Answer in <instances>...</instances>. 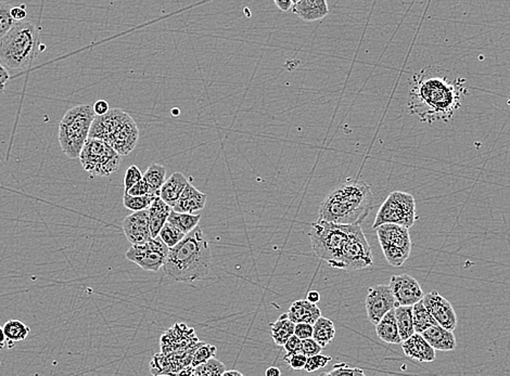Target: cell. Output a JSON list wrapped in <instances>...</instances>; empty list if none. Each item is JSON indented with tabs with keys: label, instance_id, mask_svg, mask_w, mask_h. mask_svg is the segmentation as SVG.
Wrapping results in <instances>:
<instances>
[{
	"label": "cell",
	"instance_id": "31",
	"mask_svg": "<svg viewBox=\"0 0 510 376\" xmlns=\"http://www.w3.org/2000/svg\"><path fill=\"white\" fill-rule=\"evenodd\" d=\"M3 328L7 342L12 343V344L23 342L31 333L30 326L20 320H9L6 322Z\"/></svg>",
	"mask_w": 510,
	"mask_h": 376
},
{
	"label": "cell",
	"instance_id": "11",
	"mask_svg": "<svg viewBox=\"0 0 510 376\" xmlns=\"http://www.w3.org/2000/svg\"><path fill=\"white\" fill-rule=\"evenodd\" d=\"M373 264V252L362 228L359 225H352L350 235L334 268L355 272L371 267Z\"/></svg>",
	"mask_w": 510,
	"mask_h": 376
},
{
	"label": "cell",
	"instance_id": "43",
	"mask_svg": "<svg viewBox=\"0 0 510 376\" xmlns=\"http://www.w3.org/2000/svg\"><path fill=\"white\" fill-rule=\"evenodd\" d=\"M313 324L307 323V322L295 323L294 335H297L300 340L313 338Z\"/></svg>",
	"mask_w": 510,
	"mask_h": 376
},
{
	"label": "cell",
	"instance_id": "50",
	"mask_svg": "<svg viewBox=\"0 0 510 376\" xmlns=\"http://www.w3.org/2000/svg\"><path fill=\"white\" fill-rule=\"evenodd\" d=\"M307 299L313 304L319 303V301H321V294L315 290L309 291V292L307 293Z\"/></svg>",
	"mask_w": 510,
	"mask_h": 376
},
{
	"label": "cell",
	"instance_id": "45",
	"mask_svg": "<svg viewBox=\"0 0 510 376\" xmlns=\"http://www.w3.org/2000/svg\"><path fill=\"white\" fill-rule=\"evenodd\" d=\"M126 193L134 196L146 195V194L152 193V190H150L148 183L142 178V181L134 185L129 191H126Z\"/></svg>",
	"mask_w": 510,
	"mask_h": 376
},
{
	"label": "cell",
	"instance_id": "13",
	"mask_svg": "<svg viewBox=\"0 0 510 376\" xmlns=\"http://www.w3.org/2000/svg\"><path fill=\"white\" fill-rule=\"evenodd\" d=\"M395 297L389 285H375L369 287L368 294L365 301L367 317L369 321L376 326L382 317L390 311L398 307Z\"/></svg>",
	"mask_w": 510,
	"mask_h": 376
},
{
	"label": "cell",
	"instance_id": "3",
	"mask_svg": "<svg viewBox=\"0 0 510 376\" xmlns=\"http://www.w3.org/2000/svg\"><path fill=\"white\" fill-rule=\"evenodd\" d=\"M373 208L371 186L349 179L328 193L319 208L318 219L340 225H361Z\"/></svg>",
	"mask_w": 510,
	"mask_h": 376
},
{
	"label": "cell",
	"instance_id": "27",
	"mask_svg": "<svg viewBox=\"0 0 510 376\" xmlns=\"http://www.w3.org/2000/svg\"><path fill=\"white\" fill-rule=\"evenodd\" d=\"M313 338L323 347L327 346L336 336L334 322L325 317H319L313 324Z\"/></svg>",
	"mask_w": 510,
	"mask_h": 376
},
{
	"label": "cell",
	"instance_id": "40",
	"mask_svg": "<svg viewBox=\"0 0 510 376\" xmlns=\"http://www.w3.org/2000/svg\"><path fill=\"white\" fill-rule=\"evenodd\" d=\"M144 173L136 165H132L124 176V192L129 191L134 185L142 181Z\"/></svg>",
	"mask_w": 510,
	"mask_h": 376
},
{
	"label": "cell",
	"instance_id": "48",
	"mask_svg": "<svg viewBox=\"0 0 510 376\" xmlns=\"http://www.w3.org/2000/svg\"><path fill=\"white\" fill-rule=\"evenodd\" d=\"M10 80L9 73L6 70L3 64H0V92H4L6 88V84Z\"/></svg>",
	"mask_w": 510,
	"mask_h": 376
},
{
	"label": "cell",
	"instance_id": "2",
	"mask_svg": "<svg viewBox=\"0 0 510 376\" xmlns=\"http://www.w3.org/2000/svg\"><path fill=\"white\" fill-rule=\"evenodd\" d=\"M212 253L200 227L185 235L179 245L169 249L163 264L165 276L175 282L193 283L210 274Z\"/></svg>",
	"mask_w": 510,
	"mask_h": 376
},
{
	"label": "cell",
	"instance_id": "47",
	"mask_svg": "<svg viewBox=\"0 0 510 376\" xmlns=\"http://www.w3.org/2000/svg\"><path fill=\"white\" fill-rule=\"evenodd\" d=\"M94 107V111L95 113H96V115L105 114V113L108 112L109 109H110L108 102L105 100L97 101V102H95L94 107Z\"/></svg>",
	"mask_w": 510,
	"mask_h": 376
},
{
	"label": "cell",
	"instance_id": "35",
	"mask_svg": "<svg viewBox=\"0 0 510 376\" xmlns=\"http://www.w3.org/2000/svg\"><path fill=\"white\" fill-rule=\"evenodd\" d=\"M216 347L212 346L210 344H200L198 345L197 348L193 351V358H191V363L193 367L197 365H201V363L206 362L208 359L213 358L216 356Z\"/></svg>",
	"mask_w": 510,
	"mask_h": 376
},
{
	"label": "cell",
	"instance_id": "4",
	"mask_svg": "<svg viewBox=\"0 0 510 376\" xmlns=\"http://www.w3.org/2000/svg\"><path fill=\"white\" fill-rule=\"evenodd\" d=\"M90 137L108 142L119 156H129L137 146L139 129L129 113L121 109H111L102 115H96Z\"/></svg>",
	"mask_w": 510,
	"mask_h": 376
},
{
	"label": "cell",
	"instance_id": "18",
	"mask_svg": "<svg viewBox=\"0 0 510 376\" xmlns=\"http://www.w3.org/2000/svg\"><path fill=\"white\" fill-rule=\"evenodd\" d=\"M206 198L208 196L206 193L199 191L193 183H188L173 210L176 212L196 214L206 208Z\"/></svg>",
	"mask_w": 510,
	"mask_h": 376
},
{
	"label": "cell",
	"instance_id": "24",
	"mask_svg": "<svg viewBox=\"0 0 510 376\" xmlns=\"http://www.w3.org/2000/svg\"><path fill=\"white\" fill-rule=\"evenodd\" d=\"M376 333L380 340L388 343V344H400L402 343L394 309L386 313L382 319L376 324Z\"/></svg>",
	"mask_w": 510,
	"mask_h": 376
},
{
	"label": "cell",
	"instance_id": "29",
	"mask_svg": "<svg viewBox=\"0 0 510 376\" xmlns=\"http://www.w3.org/2000/svg\"><path fill=\"white\" fill-rule=\"evenodd\" d=\"M200 219H201V214H188V213L176 212V210H172L169 213L167 221L187 235L199 225Z\"/></svg>",
	"mask_w": 510,
	"mask_h": 376
},
{
	"label": "cell",
	"instance_id": "36",
	"mask_svg": "<svg viewBox=\"0 0 510 376\" xmlns=\"http://www.w3.org/2000/svg\"><path fill=\"white\" fill-rule=\"evenodd\" d=\"M150 371L154 375H161V374L173 375L172 365H171L169 356L163 353L156 355L150 362Z\"/></svg>",
	"mask_w": 510,
	"mask_h": 376
},
{
	"label": "cell",
	"instance_id": "52",
	"mask_svg": "<svg viewBox=\"0 0 510 376\" xmlns=\"http://www.w3.org/2000/svg\"><path fill=\"white\" fill-rule=\"evenodd\" d=\"M6 343H7V338H6L5 332H4V328L0 326V350L5 348Z\"/></svg>",
	"mask_w": 510,
	"mask_h": 376
},
{
	"label": "cell",
	"instance_id": "37",
	"mask_svg": "<svg viewBox=\"0 0 510 376\" xmlns=\"http://www.w3.org/2000/svg\"><path fill=\"white\" fill-rule=\"evenodd\" d=\"M10 10L11 7L7 3H0V41L9 32L16 22L10 14Z\"/></svg>",
	"mask_w": 510,
	"mask_h": 376
},
{
	"label": "cell",
	"instance_id": "23",
	"mask_svg": "<svg viewBox=\"0 0 510 376\" xmlns=\"http://www.w3.org/2000/svg\"><path fill=\"white\" fill-rule=\"evenodd\" d=\"M172 210V206L165 203L160 196H156V200L152 202V205L148 208L149 226H150V232H152V237H158L161 229L163 228L167 221V218H169V213Z\"/></svg>",
	"mask_w": 510,
	"mask_h": 376
},
{
	"label": "cell",
	"instance_id": "19",
	"mask_svg": "<svg viewBox=\"0 0 510 376\" xmlns=\"http://www.w3.org/2000/svg\"><path fill=\"white\" fill-rule=\"evenodd\" d=\"M292 11L305 22H315L325 18L329 14L327 0H299L292 6Z\"/></svg>",
	"mask_w": 510,
	"mask_h": 376
},
{
	"label": "cell",
	"instance_id": "28",
	"mask_svg": "<svg viewBox=\"0 0 510 376\" xmlns=\"http://www.w3.org/2000/svg\"><path fill=\"white\" fill-rule=\"evenodd\" d=\"M413 321H414V328L416 333H423V331L437 324L430 311L427 309L426 306L423 304V299L413 305Z\"/></svg>",
	"mask_w": 510,
	"mask_h": 376
},
{
	"label": "cell",
	"instance_id": "44",
	"mask_svg": "<svg viewBox=\"0 0 510 376\" xmlns=\"http://www.w3.org/2000/svg\"><path fill=\"white\" fill-rule=\"evenodd\" d=\"M282 347H284L285 350H286V353H288V355L301 353V348H302V340H300V338L293 334L292 336L289 338L286 344H285Z\"/></svg>",
	"mask_w": 510,
	"mask_h": 376
},
{
	"label": "cell",
	"instance_id": "34",
	"mask_svg": "<svg viewBox=\"0 0 510 376\" xmlns=\"http://www.w3.org/2000/svg\"><path fill=\"white\" fill-rule=\"evenodd\" d=\"M185 235L183 231L179 230L176 226L171 224L169 221L165 222L164 226H163L160 233H159V237L162 239V241L164 242L165 245H166L169 249L179 245V242L185 237Z\"/></svg>",
	"mask_w": 510,
	"mask_h": 376
},
{
	"label": "cell",
	"instance_id": "17",
	"mask_svg": "<svg viewBox=\"0 0 510 376\" xmlns=\"http://www.w3.org/2000/svg\"><path fill=\"white\" fill-rule=\"evenodd\" d=\"M402 348L406 356L419 362H432L435 360V349L425 340L420 333L415 332L408 340H403Z\"/></svg>",
	"mask_w": 510,
	"mask_h": 376
},
{
	"label": "cell",
	"instance_id": "14",
	"mask_svg": "<svg viewBox=\"0 0 510 376\" xmlns=\"http://www.w3.org/2000/svg\"><path fill=\"white\" fill-rule=\"evenodd\" d=\"M389 286L398 306H413L425 296L418 281L410 274L392 276Z\"/></svg>",
	"mask_w": 510,
	"mask_h": 376
},
{
	"label": "cell",
	"instance_id": "8",
	"mask_svg": "<svg viewBox=\"0 0 510 376\" xmlns=\"http://www.w3.org/2000/svg\"><path fill=\"white\" fill-rule=\"evenodd\" d=\"M83 168L92 177H108L119 168L122 156L105 140L90 137L78 156Z\"/></svg>",
	"mask_w": 510,
	"mask_h": 376
},
{
	"label": "cell",
	"instance_id": "1",
	"mask_svg": "<svg viewBox=\"0 0 510 376\" xmlns=\"http://www.w3.org/2000/svg\"><path fill=\"white\" fill-rule=\"evenodd\" d=\"M464 84V78H450L431 66L421 70L410 80V113L430 125L437 121L449 123L468 94Z\"/></svg>",
	"mask_w": 510,
	"mask_h": 376
},
{
	"label": "cell",
	"instance_id": "15",
	"mask_svg": "<svg viewBox=\"0 0 510 376\" xmlns=\"http://www.w3.org/2000/svg\"><path fill=\"white\" fill-rule=\"evenodd\" d=\"M423 301L437 324L450 331L455 330L457 326V316L453 306L447 299L437 292H431L423 296Z\"/></svg>",
	"mask_w": 510,
	"mask_h": 376
},
{
	"label": "cell",
	"instance_id": "22",
	"mask_svg": "<svg viewBox=\"0 0 510 376\" xmlns=\"http://www.w3.org/2000/svg\"><path fill=\"white\" fill-rule=\"evenodd\" d=\"M187 177L181 173H174L165 181L164 185L160 190V198L165 203L174 208L175 204L179 201V196L188 185Z\"/></svg>",
	"mask_w": 510,
	"mask_h": 376
},
{
	"label": "cell",
	"instance_id": "41",
	"mask_svg": "<svg viewBox=\"0 0 510 376\" xmlns=\"http://www.w3.org/2000/svg\"><path fill=\"white\" fill-rule=\"evenodd\" d=\"M323 348L324 347L318 344L313 338H307V340H302L301 353L307 357H312L318 355V353H321Z\"/></svg>",
	"mask_w": 510,
	"mask_h": 376
},
{
	"label": "cell",
	"instance_id": "42",
	"mask_svg": "<svg viewBox=\"0 0 510 376\" xmlns=\"http://www.w3.org/2000/svg\"><path fill=\"white\" fill-rule=\"evenodd\" d=\"M284 359L291 369L303 370L304 369L305 363H307V357L303 355L302 353H293V355L287 353Z\"/></svg>",
	"mask_w": 510,
	"mask_h": 376
},
{
	"label": "cell",
	"instance_id": "21",
	"mask_svg": "<svg viewBox=\"0 0 510 376\" xmlns=\"http://www.w3.org/2000/svg\"><path fill=\"white\" fill-rule=\"evenodd\" d=\"M288 317L294 323L307 322L314 324L317 321L318 318L322 317V311L317 307V304L311 303L307 299H299L289 308Z\"/></svg>",
	"mask_w": 510,
	"mask_h": 376
},
{
	"label": "cell",
	"instance_id": "38",
	"mask_svg": "<svg viewBox=\"0 0 510 376\" xmlns=\"http://www.w3.org/2000/svg\"><path fill=\"white\" fill-rule=\"evenodd\" d=\"M365 376V372L359 367H351L346 363L340 362L334 365V369L327 373L322 374V376Z\"/></svg>",
	"mask_w": 510,
	"mask_h": 376
},
{
	"label": "cell",
	"instance_id": "39",
	"mask_svg": "<svg viewBox=\"0 0 510 376\" xmlns=\"http://www.w3.org/2000/svg\"><path fill=\"white\" fill-rule=\"evenodd\" d=\"M331 360V357L324 356V355L318 353V355H315V356L307 357V363H305V367L303 370L312 373V372L317 371V370L322 369V367H325Z\"/></svg>",
	"mask_w": 510,
	"mask_h": 376
},
{
	"label": "cell",
	"instance_id": "10",
	"mask_svg": "<svg viewBox=\"0 0 510 376\" xmlns=\"http://www.w3.org/2000/svg\"><path fill=\"white\" fill-rule=\"evenodd\" d=\"M376 231L387 262L393 267H400L412 251L408 228L396 224H383L376 228Z\"/></svg>",
	"mask_w": 510,
	"mask_h": 376
},
{
	"label": "cell",
	"instance_id": "25",
	"mask_svg": "<svg viewBox=\"0 0 510 376\" xmlns=\"http://www.w3.org/2000/svg\"><path fill=\"white\" fill-rule=\"evenodd\" d=\"M295 323L288 317V313L280 316V319L270 324V336L277 346L282 347L290 336L294 334Z\"/></svg>",
	"mask_w": 510,
	"mask_h": 376
},
{
	"label": "cell",
	"instance_id": "51",
	"mask_svg": "<svg viewBox=\"0 0 510 376\" xmlns=\"http://www.w3.org/2000/svg\"><path fill=\"white\" fill-rule=\"evenodd\" d=\"M265 375L266 376H280V375H282V371H280V367H268L267 370H266Z\"/></svg>",
	"mask_w": 510,
	"mask_h": 376
},
{
	"label": "cell",
	"instance_id": "7",
	"mask_svg": "<svg viewBox=\"0 0 510 376\" xmlns=\"http://www.w3.org/2000/svg\"><path fill=\"white\" fill-rule=\"evenodd\" d=\"M352 225H340L318 219L311 225L312 249L317 257L336 267Z\"/></svg>",
	"mask_w": 510,
	"mask_h": 376
},
{
	"label": "cell",
	"instance_id": "53",
	"mask_svg": "<svg viewBox=\"0 0 510 376\" xmlns=\"http://www.w3.org/2000/svg\"><path fill=\"white\" fill-rule=\"evenodd\" d=\"M222 376H243L241 372L237 371V370H230V371H225Z\"/></svg>",
	"mask_w": 510,
	"mask_h": 376
},
{
	"label": "cell",
	"instance_id": "46",
	"mask_svg": "<svg viewBox=\"0 0 510 376\" xmlns=\"http://www.w3.org/2000/svg\"><path fill=\"white\" fill-rule=\"evenodd\" d=\"M10 14H11L12 18H14V20L16 21H23L24 18H26V16H28V14H26V7L24 6H21V7H14L11 8V10H10Z\"/></svg>",
	"mask_w": 510,
	"mask_h": 376
},
{
	"label": "cell",
	"instance_id": "30",
	"mask_svg": "<svg viewBox=\"0 0 510 376\" xmlns=\"http://www.w3.org/2000/svg\"><path fill=\"white\" fill-rule=\"evenodd\" d=\"M165 177H166V168L163 165L152 164V166L147 169L142 178L148 183L150 190H152V193L160 196L161 188L166 181Z\"/></svg>",
	"mask_w": 510,
	"mask_h": 376
},
{
	"label": "cell",
	"instance_id": "5",
	"mask_svg": "<svg viewBox=\"0 0 510 376\" xmlns=\"http://www.w3.org/2000/svg\"><path fill=\"white\" fill-rule=\"evenodd\" d=\"M39 50V32L34 24L16 21L0 41V59L12 70H26Z\"/></svg>",
	"mask_w": 510,
	"mask_h": 376
},
{
	"label": "cell",
	"instance_id": "9",
	"mask_svg": "<svg viewBox=\"0 0 510 376\" xmlns=\"http://www.w3.org/2000/svg\"><path fill=\"white\" fill-rule=\"evenodd\" d=\"M416 203L412 194L394 191L388 196L377 213L373 229L383 224H396L410 229L416 221Z\"/></svg>",
	"mask_w": 510,
	"mask_h": 376
},
{
	"label": "cell",
	"instance_id": "12",
	"mask_svg": "<svg viewBox=\"0 0 510 376\" xmlns=\"http://www.w3.org/2000/svg\"><path fill=\"white\" fill-rule=\"evenodd\" d=\"M169 252V247L158 235L146 243L133 245L126 252V258L146 272H158L163 267Z\"/></svg>",
	"mask_w": 510,
	"mask_h": 376
},
{
	"label": "cell",
	"instance_id": "54",
	"mask_svg": "<svg viewBox=\"0 0 510 376\" xmlns=\"http://www.w3.org/2000/svg\"><path fill=\"white\" fill-rule=\"evenodd\" d=\"M299 0H292V4L294 5V4H297Z\"/></svg>",
	"mask_w": 510,
	"mask_h": 376
},
{
	"label": "cell",
	"instance_id": "6",
	"mask_svg": "<svg viewBox=\"0 0 510 376\" xmlns=\"http://www.w3.org/2000/svg\"><path fill=\"white\" fill-rule=\"evenodd\" d=\"M95 117L94 107L88 104L78 105L65 113L59 124V144L68 158L78 159Z\"/></svg>",
	"mask_w": 510,
	"mask_h": 376
},
{
	"label": "cell",
	"instance_id": "32",
	"mask_svg": "<svg viewBox=\"0 0 510 376\" xmlns=\"http://www.w3.org/2000/svg\"><path fill=\"white\" fill-rule=\"evenodd\" d=\"M158 195L154 193L146 194V195L134 196L124 192L123 205L131 212H139V210H148L152 202L156 200Z\"/></svg>",
	"mask_w": 510,
	"mask_h": 376
},
{
	"label": "cell",
	"instance_id": "20",
	"mask_svg": "<svg viewBox=\"0 0 510 376\" xmlns=\"http://www.w3.org/2000/svg\"><path fill=\"white\" fill-rule=\"evenodd\" d=\"M420 334L435 350L451 351L457 346L453 331L447 330L440 324L430 326Z\"/></svg>",
	"mask_w": 510,
	"mask_h": 376
},
{
	"label": "cell",
	"instance_id": "33",
	"mask_svg": "<svg viewBox=\"0 0 510 376\" xmlns=\"http://www.w3.org/2000/svg\"><path fill=\"white\" fill-rule=\"evenodd\" d=\"M226 371V367L224 363L221 362L218 359L211 358L206 362L197 365L193 369V375L195 376H222L223 373Z\"/></svg>",
	"mask_w": 510,
	"mask_h": 376
},
{
	"label": "cell",
	"instance_id": "49",
	"mask_svg": "<svg viewBox=\"0 0 510 376\" xmlns=\"http://www.w3.org/2000/svg\"><path fill=\"white\" fill-rule=\"evenodd\" d=\"M274 3L280 11L288 12L292 10V0H274Z\"/></svg>",
	"mask_w": 510,
	"mask_h": 376
},
{
	"label": "cell",
	"instance_id": "16",
	"mask_svg": "<svg viewBox=\"0 0 510 376\" xmlns=\"http://www.w3.org/2000/svg\"><path fill=\"white\" fill-rule=\"evenodd\" d=\"M123 230L132 245H142L152 239L148 210L133 212L123 221Z\"/></svg>",
	"mask_w": 510,
	"mask_h": 376
},
{
	"label": "cell",
	"instance_id": "26",
	"mask_svg": "<svg viewBox=\"0 0 510 376\" xmlns=\"http://www.w3.org/2000/svg\"><path fill=\"white\" fill-rule=\"evenodd\" d=\"M398 332L403 340H408L415 333L414 321H413V306H398L394 308Z\"/></svg>",
	"mask_w": 510,
	"mask_h": 376
}]
</instances>
